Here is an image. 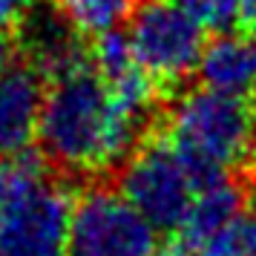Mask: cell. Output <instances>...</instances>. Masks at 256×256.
<instances>
[{
  "mask_svg": "<svg viewBox=\"0 0 256 256\" xmlns=\"http://www.w3.org/2000/svg\"><path fill=\"white\" fill-rule=\"evenodd\" d=\"M167 141L202 182L228 176L256 150V112L239 95L196 86L170 104Z\"/></svg>",
  "mask_w": 256,
  "mask_h": 256,
  "instance_id": "cell-2",
  "label": "cell"
},
{
  "mask_svg": "<svg viewBox=\"0 0 256 256\" xmlns=\"http://www.w3.org/2000/svg\"><path fill=\"white\" fill-rule=\"evenodd\" d=\"M196 75L202 86L244 98L256 90V35L233 29L219 32L202 49Z\"/></svg>",
  "mask_w": 256,
  "mask_h": 256,
  "instance_id": "cell-9",
  "label": "cell"
},
{
  "mask_svg": "<svg viewBox=\"0 0 256 256\" xmlns=\"http://www.w3.org/2000/svg\"><path fill=\"white\" fill-rule=\"evenodd\" d=\"M242 18L256 26V0H242Z\"/></svg>",
  "mask_w": 256,
  "mask_h": 256,
  "instance_id": "cell-16",
  "label": "cell"
},
{
  "mask_svg": "<svg viewBox=\"0 0 256 256\" xmlns=\"http://www.w3.org/2000/svg\"><path fill=\"white\" fill-rule=\"evenodd\" d=\"M12 66V44L0 35V75Z\"/></svg>",
  "mask_w": 256,
  "mask_h": 256,
  "instance_id": "cell-15",
  "label": "cell"
},
{
  "mask_svg": "<svg viewBox=\"0 0 256 256\" xmlns=\"http://www.w3.org/2000/svg\"><path fill=\"white\" fill-rule=\"evenodd\" d=\"M130 44L141 70L158 84H178L198 70L204 26L178 0H144L130 14Z\"/></svg>",
  "mask_w": 256,
  "mask_h": 256,
  "instance_id": "cell-5",
  "label": "cell"
},
{
  "mask_svg": "<svg viewBox=\"0 0 256 256\" xmlns=\"http://www.w3.org/2000/svg\"><path fill=\"white\" fill-rule=\"evenodd\" d=\"M81 29H75L72 20L55 9H32L20 20V40L32 66L38 72H46V75H60V72H70L75 66L90 64L92 55H86L81 38Z\"/></svg>",
  "mask_w": 256,
  "mask_h": 256,
  "instance_id": "cell-8",
  "label": "cell"
},
{
  "mask_svg": "<svg viewBox=\"0 0 256 256\" xmlns=\"http://www.w3.org/2000/svg\"><path fill=\"white\" fill-rule=\"evenodd\" d=\"M202 178L170 141L138 144L121 164V196L156 230H178L196 198Z\"/></svg>",
  "mask_w": 256,
  "mask_h": 256,
  "instance_id": "cell-4",
  "label": "cell"
},
{
  "mask_svg": "<svg viewBox=\"0 0 256 256\" xmlns=\"http://www.w3.org/2000/svg\"><path fill=\"white\" fill-rule=\"evenodd\" d=\"M250 190H254V196H256V150H254V156H250Z\"/></svg>",
  "mask_w": 256,
  "mask_h": 256,
  "instance_id": "cell-18",
  "label": "cell"
},
{
  "mask_svg": "<svg viewBox=\"0 0 256 256\" xmlns=\"http://www.w3.org/2000/svg\"><path fill=\"white\" fill-rule=\"evenodd\" d=\"M132 3L136 0H55V6L70 18L72 26L90 35L118 29V24L132 14Z\"/></svg>",
  "mask_w": 256,
  "mask_h": 256,
  "instance_id": "cell-12",
  "label": "cell"
},
{
  "mask_svg": "<svg viewBox=\"0 0 256 256\" xmlns=\"http://www.w3.org/2000/svg\"><path fill=\"white\" fill-rule=\"evenodd\" d=\"M70 193L35 156L0 162V256H66Z\"/></svg>",
  "mask_w": 256,
  "mask_h": 256,
  "instance_id": "cell-3",
  "label": "cell"
},
{
  "mask_svg": "<svg viewBox=\"0 0 256 256\" xmlns=\"http://www.w3.org/2000/svg\"><path fill=\"white\" fill-rule=\"evenodd\" d=\"M193 256H256V213L244 208L187 248Z\"/></svg>",
  "mask_w": 256,
  "mask_h": 256,
  "instance_id": "cell-11",
  "label": "cell"
},
{
  "mask_svg": "<svg viewBox=\"0 0 256 256\" xmlns=\"http://www.w3.org/2000/svg\"><path fill=\"white\" fill-rule=\"evenodd\" d=\"M239 210H244V196L230 182V176H216V178L202 182L184 224L178 228L182 230V244L184 248L196 244L198 239H204L208 233L222 228L228 219H233Z\"/></svg>",
  "mask_w": 256,
  "mask_h": 256,
  "instance_id": "cell-10",
  "label": "cell"
},
{
  "mask_svg": "<svg viewBox=\"0 0 256 256\" xmlns=\"http://www.w3.org/2000/svg\"><path fill=\"white\" fill-rule=\"evenodd\" d=\"M141 124L144 118L118 98L90 60L52 78L38 141L46 162L66 173H104L138 147Z\"/></svg>",
  "mask_w": 256,
  "mask_h": 256,
  "instance_id": "cell-1",
  "label": "cell"
},
{
  "mask_svg": "<svg viewBox=\"0 0 256 256\" xmlns=\"http://www.w3.org/2000/svg\"><path fill=\"white\" fill-rule=\"evenodd\" d=\"M156 228L121 190H86L72 210L66 256H156Z\"/></svg>",
  "mask_w": 256,
  "mask_h": 256,
  "instance_id": "cell-6",
  "label": "cell"
},
{
  "mask_svg": "<svg viewBox=\"0 0 256 256\" xmlns=\"http://www.w3.org/2000/svg\"><path fill=\"white\" fill-rule=\"evenodd\" d=\"M204 29L224 32L242 18V0H178Z\"/></svg>",
  "mask_w": 256,
  "mask_h": 256,
  "instance_id": "cell-13",
  "label": "cell"
},
{
  "mask_svg": "<svg viewBox=\"0 0 256 256\" xmlns=\"http://www.w3.org/2000/svg\"><path fill=\"white\" fill-rule=\"evenodd\" d=\"M40 72L29 66H9L0 75V162L29 152L38 138L44 110Z\"/></svg>",
  "mask_w": 256,
  "mask_h": 256,
  "instance_id": "cell-7",
  "label": "cell"
},
{
  "mask_svg": "<svg viewBox=\"0 0 256 256\" xmlns=\"http://www.w3.org/2000/svg\"><path fill=\"white\" fill-rule=\"evenodd\" d=\"M38 6V0H0V24H20Z\"/></svg>",
  "mask_w": 256,
  "mask_h": 256,
  "instance_id": "cell-14",
  "label": "cell"
},
{
  "mask_svg": "<svg viewBox=\"0 0 256 256\" xmlns=\"http://www.w3.org/2000/svg\"><path fill=\"white\" fill-rule=\"evenodd\" d=\"M156 256H193V254L187 250L184 244H173V248H158Z\"/></svg>",
  "mask_w": 256,
  "mask_h": 256,
  "instance_id": "cell-17",
  "label": "cell"
}]
</instances>
